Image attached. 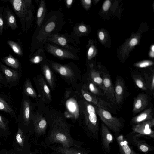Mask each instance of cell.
Listing matches in <instances>:
<instances>
[{"label": "cell", "instance_id": "6da1fadb", "mask_svg": "<svg viewBox=\"0 0 154 154\" xmlns=\"http://www.w3.org/2000/svg\"><path fill=\"white\" fill-rule=\"evenodd\" d=\"M45 142L48 147L55 143H60L64 147H80V144L71 136L70 130L66 126L56 125L54 126L48 134Z\"/></svg>", "mask_w": 154, "mask_h": 154}, {"label": "cell", "instance_id": "7a4b0ae2", "mask_svg": "<svg viewBox=\"0 0 154 154\" xmlns=\"http://www.w3.org/2000/svg\"><path fill=\"white\" fill-rule=\"evenodd\" d=\"M13 9L19 18L23 32L29 29L33 20V7L31 0H11Z\"/></svg>", "mask_w": 154, "mask_h": 154}, {"label": "cell", "instance_id": "3957f363", "mask_svg": "<svg viewBox=\"0 0 154 154\" xmlns=\"http://www.w3.org/2000/svg\"><path fill=\"white\" fill-rule=\"evenodd\" d=\"M85 130L88 136L98 139V122L96 106L89 103L86 106Z\"/></svg>", "mask_w": 154, "mask_h": 154}, {"label": "cell", "instance_id": "277c9868", "mask_svg": "<svg viewBox=\"0 0 154 154\" xmlns=\"http://www.w3.org/2000/svg\"><path fill=\"white\" fill-rule=\"evenodd\" d=\"M96 111L103 124L115 133H118L122 126L120 119L112 116L108 111L96 106Z\"/></svg>", "mask_w": 154, "mask_h": 154}, {"label": "cell", "instance_id": "5b68a950", "mask_svg": "<svg viewBox=\"0 0 154 154\" xmlns=\"http://www.w3.org/2000/svg\"><path fill=\"white\" fill-rule=\"evenodd\" d=\"M31 109V103L27 96L23 94L20 113L17 116V121L24 126H28L30 119Z\"/></svg>", "mask_w": 154, "mask_h": 154}, {"label": "cell", "instance_id": "8992f818", "mask_svg": "<svg viewBox=\"0 0 154 154\" xmlns=\"http://www.w3.org/2000/svg\"><path fill=\"white\" fill-rule=\"evenodd\" d=\"M103 79V92L107 99L112 103L115 102L114 87L110 75L103 71L100 72Z\"/></svg>", "mask_w": 154, "mask_h": 154}, {"label": "cell", "instance_id": "52a82bcc", "mask_svg": "<svg viewBox=\"0 0 154 154\" xmlns=\"http://www.w3.org/2000/svg\"><path fill=\"white\" fill-rule=\"evenodd\" d=\"M154 126V118H153L151 119L135 125L133 127L132 130L134 132L153 138L154 132L152 128Z\"/></svg>", "mask_w": 154, "mask_h": 154}, {"label": "cell", "instance_id": "ba28073f", "mask_svg": "<svg viewBox=\"0 0 154 154\" xmlns=\"http://www.w3.org/2000/svg\"><path fill=\"white\" fill-rule=\"evenodd\" d=\"M0 69L5 78V80L9 85L14 86L18 83L20 74L17 71L11 69L0 63Z\"/></svg>", "mask_w": 154, "mask_h": 154}, {"label": "cell", "instance_id": "9c48e42d", "mask_svg": "<svg viewBox=\"0 0 154 154\" xmlns=\"http://www.w3.org/2000/svg\"><path fill=\"white\" fill-rule=\"evenodd\" d=\"M3 16L4 26L5 29L10 28L14 31L18 28L16 17L11 10L8 6H4Z\"/></svg>", "mask_w": 154, "mask_h": 154}, {"label": "cell", "instance_id": "30bf717a", "mask_svg": "<svg viewBox=\"0 0 154 154\" xmlns=\"http://www.w3.org/2000/svg\"><path fill=\"white\" fill-rule=\"evenodd\" d=\"M102 143L104 149L107 152L110 150V144L113 140V137L107 128L103 123L100 128Z\"/></svg>", "mask_w": 154, "mask_h": 154}, {"label": "cell", "instance_id": "8fae6325", "mask_svg": "<svg viewBox=\"0 0 154 154\" xmlns=\"http://www.w3.org/2000/svg\"><path fill=\"white\" fill-rule=\"evenodd\" d=\"M148 97L144 94H140L134 99L133 102L132 112L136 114L145 109L148 105Z\"/></svg>", "mask_w": 154, "mask_h": 154}, {"label": "cell", "instance_id": "7c38bea8", "mask_svg": "<svg viewBox=\"0 0 154 154\" xmlns=\"http://www.w3.org/2000/svg\"><path fill=\"white\" fill-rule=\"evenodd\" d=\"M48 147L61 154H88V151L81 149L80 147H64L56 145Z\"/></svg>", "mask_w": 154, "mask_h": 154}, {"label": "cell", "instance_id": "4fadbf2b", "mask_svg": "<svg viewBox=\"0 0 154 154\" xmlns=\"http://www.w3.org/2000/svg\"><path fill=\"white\" fill-rule=\"evenodd\" d=\"M46 49L50 53L60 58L74 59L76 58L75 56L70 51L50 44L47 45Z\"/></svg>", "mask_w": 154, "mask_h": 154}, {"label": "cell", "instance_id": "5bb4252c", "mask_svg": "<svg viewBox=\"0 0 154 154\" xmlns=\"http://www.w3.org/2000/svg\"><path fill=\"white\" fill-rule=\"evenodd\" d=\"M85 99L88 102L93 103L94 105L108 110L111 108V105L100 98L85 92L83 94Z\"/></svg>", "mask_w": 154, "mask_h": 154}, {"label": "cell", "instance_id": "9a60e30c", "mask_svg": "<svg viewBox=\"0 0 154 154\" xmlns=\"http://www.w3.org/2000/svg\"><path fill=\"white\" fill-rule=\"evenodd\" d=\"M115 102L119 104L122 101L124 95V85L121 78L117 79L114 87Z\"/></svg>", "mask_w": 154, "mask_h": 154}, {"label": "cell", "instance_id": "2e32d148", "mask_svg": "<svg viewBox=\"0 0 154 154\" xmlns=\"http://www.w3.org/2000/svg\"><path fill=\"white\" fill-rule=\"evenodd\" d=\"M117 140L120 154H137L129 145L122 135L119 136Z\"/></svg>", "mask_w": 154, "mask_h": 154}, {"label": "cell", "instance_id": "e0dca14e", "mask_svg": "<svg viewBox=\"0 0 154 154\" xmlns=\"http://www.w3.org/2000/svg\"><path fill=\"white\" fill-rule=\"evenodd\" d=\"M0 110L16 119V113L12 106L5 98L0 94Z\"/></svg>", "mask_w": 154, "mask_h": 154}, {"label": "cell", "instance_id": "ac0fdd59", "mask_svg": "<svg viewBox=\"0 0 154 154\" xmlns=\"http://www.w3.org/2000/svg\"><path fill=\"white\" fill-rule=\"evenodd\" d=\"M153 113L151 109L149 108L139 115L133 117L131 119L132 122L135 125L151 119L153 117Z\"/></svg>", "mask_w": 154, "mask_h": 154}, {"label": "cell", "instance_id": "d6986e66", "mask_svg": "<svg viewBox=\"0 0 154 154\" xmlns=\"http://www.w3.org/2000/svg\"><path fill=\"white\" fill-rule=\"evenodd\" d=\"M90 75L92 82L103 91V79L100 72L92 69Z\"/></svg>", "mask_w": 154, "mask_h": 154}, {"label": "cell", "instance_id": "ffe728a7", "mask_svg": "<svg viewBox=\"0 0 154 154\" xmlns=\"http://www.w3.org/2000/svg\"><path fill=\"white\" fill-rule=\"evenodd\" d=\"M34 124L35 131L38 134L42 135L45 134L47 125L45 120L43 119L39 121L34 120Z\"/></svg>", "mask_w": 154, "mask_h": 154}, {"label": "cell", "instance_id": "44dd1931", "mask_svg": "<svg viewBox=\"0 0 154 154\" xmlns=\"http://www.w3.org/2000/svg\"><path fill=\"white\" fill-rule=\"evenodd\" d=\"M2 61L7 66L14 69H17L20 66V64L18 60L10 54L3 57Z\"/></svg>", "mask_w": 154, "mask_h": 154}, {"label": "cell", "instance_id": "7402d4cb", "mask_svg": "<svg viewBox=\"0 0 154 154\" xmlns=\"http://www.w3.org/2000/svg\"><path fill=\"white\" fill-rule=\"evenodd\" d=\"M45 12V1L42 0L39 5L37 14V23L38 26H40L44 19Z\"/></svg>", "mask_w": 154, "mask_h": 154}, {"label": "cell", "instance_id": "603a6c76", "mask_svg": "<svg viewBox=\"0 0 154 154\" xmlns=\"http://www.w3.org/2000/svg\"><path fill=\"white\" fill-rule=\"evenodd\" d=\"M133 142L134 145L142 152H147L151 149L149 146L144 141L134 139Z\"/></svg>", "mask_w": 154, "mask_h": 154}, {"label": "cell", "instance_id": "cb8c5ba5", "mask_svg": "<svg viewBox=\"0 0 154 154\" xmlns=\"http://www.w3.org/2000/svg\"><path fill=\"white\" fill-rule=\"evenodd\" d=\"M23 94L27 96L34 97L35 93L32 88L31 82L28 79H26L25 81L23 87Z\"/></svg>", "mask_w": 154, "mask_h": 154}, {"label": "cell", "instance_id": "d4e9b609", "mask_svg": "<svg viewBox=\"0 0 154 154\" xmlns=\"http://www.w3.org/2000/svg\"><path fill=\"white\" fill-rule=\"evenodd\" d=\"M48 39L53 42L61 46H64L67 45V40L62 36L56 34L51 35L49 36Z\"/></svg>", "mask_w": 154, "mask_h": 154}, {"label": "cell", "instance_id": "484cf974", "mask_svg": "<svg viewBox=\"0 0 154 154\" xmlns=\"http://www.w3.org/2000/svg\"><path fill=\"white\" fill-rule=\"evenodd\" d=\"M133 79L137 86L141 90H146L147 89L145 82L140 76L134 75Z\"/></svg>", "mask_w": 154, "mask_h": 154}, {"label": "cell", "instance_id": "4316f807", "mask_svg": "<svg viewBox=\"0 0 154 154\" xmlns=\"http://www.w3.org/2000/svg\"><path fill=\"white\" fill-rule=\"evenodd\" d=\"M7 42L14 53L19 56L22 55V51L18 43L11 40H8Z\"/></svg>", "mask_w": 154, "mask_h": 154}, {"label": "cell", "instance_id": "83f0119b", "mask_svg": "<svg viewBox=\"0 0 154 154\" xmlns=\"http://www.w3.org/2000/svg\"><path fill=\"white\" fill-rule=\"evenodd\" d=\"M16 139L18 144L22 147L24 146L25 140V137L22 130L20 128H18L16 135Z\"/></svg>", "mask_w": 154, "mask_h": 154}, {"label": "cell", "instance_id": "f1b7e54d", "mask_svg": "<svg viewBox=\"0 0 154 154\" xmlns=\"http://www.w3.org/2000/svg\"><path fill=\"white\" fill-rule=\"evenodd\" d=\"M88 88L90 91L94 95L98 96H103L104 95L103 92L92 82L89 83Z\"/></svg>", "mask_w": 154, "mask_h": 154}, {"label": "cell", "instance_id": "f546056e", "mask_svg": "<svg viewBox=\"0 0 154 154\" xmlns=\"http://www.w3.org/2000/svg\"><path fill=\"white\" fill-rule=\"evenodd\" d=\"M146 81L145 82L147 88H149L151 90L153 91L154 88V75L153 73L150 76L147 75H145Z\"/></svg>", "mask_w": 154, "mask_h": 154}, {"label": "cell", "instance_id": "4dcf8cb0", "mask_svg": "<svg viewBox=\"0 0 154 154\" xmlns=\"http://www.w3.org/2000/svg\"><path fill=\"white\" fill-rule=\"evenodd\" d=\"M53 67L57 70L62 75H67L69 71V69L67 67L58 64H54L53 65Z\"/></svg>", "mask_w": 154, "mask_h": 154}, {"label": "cell", "instance_id": "1f68e13d", "mask_svg": "<svg viewBox=\"0 0 154 154\" xmlns=\"http://www.w3.org/2000/svg\"><path fill=\"white\" fill-rule=\"evenodd\" d=\"M8 120L0 113V130L4 131L8 130Z\"/></svg>", "mask_w": 154, "mask_h": 154}, {"label": "cell", "instance_id": "d6a6232c", "mask_svg": "<svg viewBox=\"0 0 154 154\" xmlns=\"http://www.w3.org/2000/svg\"><path fill=\"white\" fill-rule=\"evenodd\" d=\"M4 6L0 7V35L3 34L4 27V21L3 16V12Z\"/></svg>", "mask_w": 154, "mask_h": 154}, {"label": "cell", "instance_id": "836d02e7", "mask_svg": "<svg viewBox=\"0 0 154 154\" xmlns=\"http://www.w3.org/2000/svg\"><path fill=\"white\" fill-rule=\"evenodd\" d=\"M153 64V63L150 61L146 60L142 61L135 64V66L137 67L143 68L151 66Z\"/></svg>", "mask_w": 154, "mask_h": 154}, {"label": "cell", "instance_id": "e575fe53", "mask_svg": "<svg viewBox=\"0 0 154 154\" xmlns=\"http://www.w3.org/2000/svg\"><path fill=\"white\" fill-rule=\"evenodd\" d=\"M55 26V24L53 22H51L49 23L45 27V31L48 33L52 32L54 29Z\"/></svg>", "mask_w": 154, "mask_h": 154}, {"label": "cell", "instance_id": "d590c367", "mask_svg": "<svg viewBox=\"0 0 154 154\" xmlns=\"http://www.w3.org/2000/svg\"><path fill=\"white\" fill-rule=\"evenodd\" d=\"M44 70L45 77L48 80L50 81L51 79V76L50 70L47 65H44Z\"/></svg>", "mask_w": 154, "mask_h": 154}, {"label": "cell", "instance_id": "8d00e7d4", "mask_svg": "<svg viewBox=\"0 0 154 154\" xmlns=\"http://www.w3.org/2000/svg\"><path fill=\"white\" fill-rule=\"evenodd\" d=\"M42 59L43 58L42 56L37 55L32 58L30 59V61L33 63L37 64L42 61Z\"/></svg>", "mask_w": 154, "mask_h": 154}, {"label": "cell", "instance_id": "74e56055", "mask_svg": "<svg viewBox=\"0 0 154 154\" xmlns=\"http://www.w3.org/2000/svg\"><path fill=\"white\" fill-rule=\"evenodd\" d=\"M111 5V2L109 0L106 1L103 4V9L104 11L108 10Z\"/></svg>", "mask_w": 154, "mask_h": 154}, {"label": "cell", "instance_id": "f35d334b", "mask_svg": "<svg viewBox=\"0 0 154 154\" xmlns=\"http://www.w3.org/2000/svg\"><path fill=\"white\" fill-rule=\"evenodd\" d=\"M81 2L83 5L86 8H88L91 3V0H82Z\"/></svg>", "mask_w": 154, "mask_h": 154}, {"label": "cell", "instance_id": "ab89813d", "mask_svg": "<svg viewBox=\"0 0 154 154\" xmlns=\"http://www.w3.org/2000/svg\"><path fill=\"white\" fill-rule=\"evenodd\" d=\"M78 30L79 32L83 33L86 32L87 28L85 26L83 25H80L78 26Z\"/></svg>", "mask_w": 154, "mask_h": 154}, {"label": "cell", "instance_id": "60d3db41", "mask_svg": "<svg viewBox=\"0 0 154 154\" xmlns=\"http://www.w3.org/2000/svg\"><path fill=\"white\" fill-rule=\"evenodd\" d=\"M5 79H4L2 73L0 72V84L8 86L9 85L6 82Z\"/></svg>", "mask_w": 154, "mask_h": 154}, {"label": "cell", "instance_id": "b9f144b4", "mask_svg": "<svg viewBox=\"0 0 154 154\" xmlns=\"http://www.w3.org/2000/svg\"><path fill=\"white\" fill-rule=\"evenodd\" d=\"M94 51V49L92 46L90 47L88 51V59H90V57L92 55Z\"/></svg>", "mask_w": 154, "mask_h": 154}, {"label": "cell", "instance_id": "7bdbcfd3", "mask_svg": "<svg viewBox=\"0 0 154 154\" xmlns=\"http://www.w3.org/2000/svg\"><path fill=\"white\" fill-rule=\"evenodd\" d=\"M137 39L136 38H133L130 40V44L131 46H134L137 44Z\"/></svg>", "mask_w": 154, "mask_h": 154}, {"label": "cell", "instance_id": "ee69618b", "mask_svg": "<svg viewBox=\"0 0 154 154\" xmlns=\"http://www.w3.org/2000/svg\"><path fill=\"white\" fill-rule=\"evenodd\" d=\"M73 1V0H67L66 1V5L68 8L70 7Z\"/></svg>", "mask_w": 154, "mask_h": 154}, {"label": "cell", "instance_id": "f6af8a7d", "mask_svg": "<svg viewBox=\"0 0 154 154\" xmlns=\"http://www.w3.org/2000/svg\"><path fill=\"white\" fill-rule=\"evenodd\" d=\"M44 90L45 92L47 94L50 93V90L46 85H45L44 86Z\"/></svg>", "mask_w": 154, "mask_h": 154}, {"label": "cell", "instance_id": "bcb514c9", "mask_svg": "<svg viewBox=\"0 0 154 154\" xmlns=\"http://www.w3.org/2000/svg\"><path fill=\"white\" fill-rule=\"evenodd\" d=\"M99 37L101 40H103L104 38V35L102 32H100L99 34Z\"/></svg>", "mask_w": 154, "mask_h": 154}, {"label": "cell", "instance_id": "7dc6e473", "mask_svg": "<svg viewBox=\"0 0 154 154\" xmlns=\"http://www.w3.org/2000/svg\"><path fill=\"white\" fill-rule=\"evenodd\" d=\"M150 55L151 57H153L154 56V52L151 51L150 53Z\"/></svg>", "mask_w": 154, "mask_h": 154}, {"label": "cell", "instance_id": "c3c4849f", "mask_svg": "<svg viewBox=\"0 0 154 154\" xmlns=\"http://www.w3.org/2000/svg\"><path fill=\"white\" fill-rule=\"evenodd\" d=\"M151 50L152 51L154 52V45H153L151 46Z\"/></svg>", "mask_w": 154, "mask_h": 154}, {"label": "cell", "instance_id": "681fc988", "mask_svg": "<svg viewBox=\"0 0 154 154\" xmlns=\"http://www.w3.org/2000/svg\"><path fill=\"white\" fill-rule=\"evenodd\" d=\"M29 154H32V153H29Z\"/></svg>", "mask_w": 154, "mask_h": 154}]
</instances>
